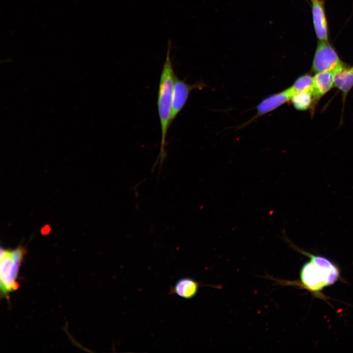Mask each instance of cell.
<instances>
[{"mask_svg": "<svg viewBox=\"0 0 353 353\" xmlns=\"http://www.w3.org/2000/svg\"><path fill=\"white\" fill-rule=\"evenodd\" d=\"M312 14L314 26L318 38L321 41L328 40V30L326 19L322 2L312 0Z\"/></svg>", "mask_w": 353, "mask_h": 353, "instance_id": "30bf717a", "label": "cell"}, {"mask_svg": "<svg viewBox=\"0 0 353 353\" xmlns=\"http://www.w3.org/2000/svg\"><path fill=\"white\" fill-rule=\"evenodd\" d=\"M205 86L203 82L188 84L184 80H182L175 76L173 89L170 124L185 106L191 92L196 89H201Z\"/></svg>", "mask_w": 353, "mask_h": 353, "instance_id": "5b68a950", "label": "cell"}, {"mask_svg": "<svg viewBox=\"0 0 353 353\" xmlns=\"http://www.w3.org/2000/svg\"><path fill=\"white\" fill-rule=\"evenodd\" d=\"M343 64L328 43L322 41L318 44L312 66L313 72H333Z\"/></svg>", "mask_w": 353, "mask_h": 353, "instance_id": "277c9868", "label": "cell"}, {"mask_svg": "<svg viewBox=\"0 0 353 353\" xmlns=\"http://www.w3.org/2000/svg\"><path fill=\"white\" fill-rule=\"evenodd\" d=\"M26 253V249L22 245L14 249L1 248L0 286L1 295L5 298L19 286L17 279Z\"/></svg>", "mask_w": 353, "mask_h": 353, "instance_id": "3957f363", "label": "cell"}, {"mask_svg": "<svg viewBox=\"0 0 353 353\" xmlns=\"http://www.w3.org/2000/svg\"><path fill=\"white\" fill-rule=\"evenodd\" d=\"M295 93L301 92H310L312 93L313 77L309 74L299 76L291 86Z\"/></svg>", "mask_w": 353, "mask_h": 353, "instance_id": "7c38bea8", "label": "cell"}, {"mask_svg": "<svg viewBox=\"0 0 353 353\" xmlns=\"http://www.w3.org/2000/svg\"><path fill=\"white\" fill-rule=\"evenodd\" d=\"M334 87L342 92L344 98L353 87V70L342 64L334 71Z\"/></svg>", "mask_w": 353, "mask_h": 353, "instance_id": "9c48e42d", "label": "cell"}, {"mask_svg": "<svg viewBox=\"0 0 353 353\" xmlns=\"http://www.w3.org/2000/svg\"><path fill=\"white\" fill-rule=\"evenodd\" d=\"M294 108L299 111H305L312 107L313 98L312 92H301L294 94L290 100Z\"/></svg>", "mask_w": 353, "mask_h": 353, "instance_id": "8fae6325", "label": "cell"}, {"mask_svg": "<svg viewBox=\"0 0 353 353\" xmlns=\"http://www.w3.org/2000/svg\"><path fill=\"white\" fill-rule=\"evenodd\" d=\"M295 94L291 86L263 99L256 106V113L246 124L263 116L290 101Z\"/></svg>", "mask_w": 353, "mask_h": 353, "instance_id": "8992f818", "label": "cell"}, {"mask_svg": "<svg viewBox=\"0 0 353 353\" xmlns=\"http://www.w3.org/2000/svg\"><path fill=\"white\" fill-rule=\"evenodd\" d=\"M200 283L190 277L178 279L170 289V294L185 299H191L197 294Z\"/></svg>", "mask_w": 353, "mask_h": 353, "instance_id": "ba28073f", "label": "cell"}, {"mask_svg": "<svg viewBox=\"0 0 353 353\" xmlns=\"http://www.w3.org/2000/svg\"><path fill=\"white\" fill-rule=\"evenodd\" d=\"M313 77L312 95L313 105L334 87V73L333 72L316 73Z\"/></svg>", "mask_w": 353, "mask_h": 353, "instance_id": "52a82bcc", "label": "cell"}, {"mask_svg": "<svg viewBox=\"0 0 353 353\" xmlns=\"http://www.w3.org/2000/svg\"><path fill=\"white\" fill-rule=\"evenodd\" d=\"M171 42L169 39L167 50L159 80L157 108L160 120L161 140L159 157L161 162L165 156L166 139L170 124L173 89L176 75L174 73L170 52Z\"/></svg>", "mask_w": 353, "mask_h": 353, "instance_id": "7a4b0ae2", "label": "cell"}, {"mask_svg": "<svg viewBox=\"0 0 353 353\" xmlns=\"http://www.w3.org/2000/svg\"><path fill=\"white\" fill-rule=\"evenodd\" d=\"M352 70H353V67H352Z\"/></svg>", "mask_w": 353, "mask_h": 353, "instance_id": "4fadbf2b", "label": "cell"}, {"mask_svg": "<svg viewBox=\"0 0 353 353\" xmlns=\"http://www.w3.org/2000/svg\"><path fill=\"white\" fill-rule=\"evenodd\" d=\"M283 239L294 249L309 258L301 269V284L298 285L317 294L338 280L340 276L339 268L329 259L323 255L308 253L300 249L291 242L285 234Z\"/></svg>", "mask_w": 353, "mask_h": 353, "instance_id": "6da1fadb", "label": "cell"}]
</instances>
